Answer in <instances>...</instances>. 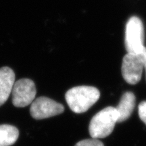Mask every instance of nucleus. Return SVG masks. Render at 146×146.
Wrapping results in <instances>:
<instances>
[{
  "instance_id": "1",
  "label": "nucleus",
  "mask_w": 146,
  "mask_h": 146,
  "mask_svg": "<svg viewBox=\"0 0 146 146\" xmlns=\"http://www.w3.org/2000/svg\"><path fill=\"white\" fill-rule=\"evenodd\" d=\"M100 97L98 89L91 86H78L69 89L65 95L69 108L74 112L80 114L90 108Z\"/></svg>"
},
{
  "instance_id": "2",
  "label": "nucleus",
  "mask_w": 146,
  "mask_h": 146,
  "mask_svg": "<svg viewBox=\"0 0 146 146\" xmlns=\"http://www.w3.org/2000/svg\"><path fill=\"white\" fill-rule=\"evenodd\" d=\"M118 118L117 110L114 107H107L97 113L89 126L91 138H105L110 135L114 130Z\"/></svg>"
},
{
  "instance_id": "3",
  "label": "nucleus",
  "mask_w": 146,
  "mask_h": 146,
  "mask_svg": "<svg viewBox=\"0 0 146 146\" xmlns=\"http://www.w3.org/2000/svg\"><path fill=\"white\" fill-rule=\"evenodd\" d=\"M144 28L141 20L133 16L127 22L125 33V47L128 53L140 54L145 47Z\"/></svg>"
},
{
  "instance_id": "4",
  "label": "nucleus",
  "mask_w": 146,
  "mask_h": 146,
  "mask_svg": "<svg viewBox=\"0 0 146 146\" xmlns=\"http://www.w3.org/2000/svg\"><path fill=\"white\" fill-rule=\"evenodd\" d=\"M144 69L143 60L141 54L127 53L122 63V74L125 81L131 85L138 83L141 78Z\"/></svg>"
},
{
  "instance_id": "5",
  "label": "nucleus",
  "mask_w": 146,
  "mask_h": 146,
  "mask_svg": "<svg viewBox=\"0 0 146 146\" xmlns=\"http://www.w3.org/2000/svg\"><path fill=\"white\" fill-rule=\"evenodd\" d=\"M12 93V103L14 106L23 108L33 102L36 96L34 82L29 78H22L15 81Z\"/></svg>"
},
{
  "instance_id": "6",
  "label": "nucleus",
  "mask_w": 146,
  "mask_h": 146,
  "mask_svg": "<svg viewBox=\"0 0 146 146\" xmlns=\"http://www.w3.org/2000/svg\"><path fill=\"white\" fill-rule=\"evenodd\" d=\"M64 110L61 104L46 97H39L31 103L30 113L35 119L41 120L62 114Z\"/></svg>"
},
{
  "instance_id": "7",
  "label": "nucleus",
  "mask_w": 146,
  "mask_h": 146,
  "mask_svg": "<svg viewBox=\"0 0 146 146\" xmlns=\"http://www.w3.org/2000/svg\"><path fill=\"white\" fill-rule=\"evenodd\" d=\"M15 83V74L9 67L0 68V106L5 103L10 97Z\"/></svg>"
},
{
  "instance_id": "8",
  "label": "nucleus",
  "mask_w": 146,
  "mask_h": 146,
  "mask_svg": "<svg viewBox=\"0 0 146 146\" xmlns=\"http://www.w3.org/2000/svg\"><path fill=\"white\" fill-rule=\"evenodd\" d=\"M135 106V96L131 92H126L121 97L116 108L118 118L117 123H122L131 116Z\"/></svg>"
},
{
  "instance_id": "9",
  "label": "nucleus",
  "mask_w": 146,
  "mask_h": 146,
  "mask_svg": "<svg viewBox=\"0 0 146 146\" xmlns=\"http://www.w3.org/2000/svg\"><path fill=\"white\" fill-rule=\"evenodd\" d=\"M19 131L16 127L10 125H0V146H10L17 141Z\"/></svg>"
},
{
  "instance_id": "10",
  "label": "nucleus",
  "mask_w": 146,
  "mask_h": 146,
  "mask_svg": "<svg viewBox=\"0 0 146 146\" xmlns=\"http://www.w3.org/2000/svg\"><path fill=\"white\" fill-rule=\"evenodd\" d=\"M75 146H104L98 139L91 138L78 141Z\"/></svg>"
},
{
  "instance_id": "11",
  "label": "nucleus",
  "mask_w": 146,
  "mask_h": 146,
  "mask_svg": "<svg viewBox=\"0 0 146 146\" xmlns=\"http://www.w3.org/2000/svg\"><path fill=\"white\" fill-rule=\"evenodd\" d=\"M138 110L140 119L146 125V101H143L139 104Z\"/></svg>"
},
{
  "instance_id": "12",
  "label": "nucleus",
  "mask_w": 146,
  "mask_h": 146,
  "mask_svg": "<svg viewBox=\"0 0 146 146\" xmlns=\"http://www.w3.org/2000/svg\"><path fill=\"white\" fill-rule=\"evenodd\" d=\"M142 57H143V64H144V69L145 70V73H146V47H145L143 48V51L141 53Z\"/></svg>"
}]
</instances>
